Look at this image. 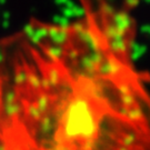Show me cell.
<instances>
[{"label":"cell","mask_w":150,"mask_h":150,"mask_svg":"<svg viewBox=\"0 0 150 150\" xmlns=\"http://www.w3.org/2000/svg\"><path fill=\"white\" fill-rule=\"evenodd\" d=\"M120 27L92 12L0 38V150H150V80Z\"/></svg>","instance_id":"6da1fadb"}]
</instances>
